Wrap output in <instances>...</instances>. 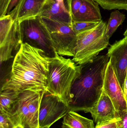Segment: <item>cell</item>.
I'll list each match as a JSON object with an SVG mask.
<instances>
[{"mask_svg": "<svg viewBox=\"0 0 127 128\" xmlns=\"http://www.w3.org/2000/svg\"><path fill=\"white\" fill-rule=\"evenodd\" d=\"M50 58L41 50L22 43L14 58L9 78L1 90L19 93L33 88H45Z\"/></svg>", "mask_w": 127, "mask_h": 128, "instance_id": "6da1fadb", "label": "cell"}, {"mask_svg": "<svg viewBox=\"0 0 127 128\" xmlns=\"http://www.w3.org/2000/svg\"><path fill=\"white\" fill-rule=\"evenodd\" d=\"M109 58L98 56L92 61L80 65L78 74L70 90V110L89 113L103 92L105 72Z\"/></svg>", "mask_w": 127, "mask_h": 128, "instance_id": "7a4b0ae2", "label": "cell"}, {"mask_svg": "<svg viewBox=\"0 0 127 128\" xmlns=\"http://www.w3.org/2000/svg\"><path fill=\"white\" fill-rule=\"evenodd\" d=\"M79 71V65L71 58L58 54L56 51L54 57L50 58L45 90L68 106L71 87Z\"/></svg>", "mask_w": 127, "mask_h": 128, "instance_id": "3957f363", "label": "cell"}, {"mask_svg": "<svg viewBox=\"0 0 127 128\" xmlns=\"http://www.w3.org/2000/svg\"><path fill=\"white\" fill-rule=\"evenodd\" d=\"M107 23L103 21L96 28L77 35L72 59L77 65L92 61L108 46L110 38L106 34Z\"/></svg>", "mask_w": 127, "mask_h": 128, "instance_id": "277c9868", "label": "cell"}, {"mask_svg": "<svg viewBox=\"0 0 127 128\" xmlns=\"http://www.w3.org/2000/svg\"><path fill=\"white\" fill-rule=\"evenodd\" d=\"M45 89L25 90L19 95L18 101L14 112L9 114L16 126L23 128H39V110Z\"/></svg>", "mask_w": 127, "mask_h": 128, "instance_id": "5b68a950", "label": "cell"}, {"mask_svg": "<svg viewBox=\"0 0 127 128\" xmlns=\"http://www.w3.org/2000/svg\"><path fill=\"white\" fill-rule=\"evenodd\" d=\"M18 21L22 43L42 50L49 58L54 57L56 50L41 16H38Z\"/></svg>", "mask_w": 127, "mask_h": 128, "instance_id": "8992f818", "label": "cell"}, {"mask_svg": "<svg viewBox=\"0 0 127 128\" xmlns=\"http://www.w3.org/2000/svg\"><path fill=\"white\" fill-rule=\"evenodd\" d=\"M41 18L48 30L57 54L63 56L73 57L77 35L72 29V24L45 17Z\"/></svg>", "mask_w": 127, "mask_h": 128, "instance_id": "52a82bcc", "label": "cell"}, {"mask_svg": "<svg viewBox=\"0 0 127 128\" xmlns=\"http://www.w3.org/2000/svg\"><path fill=\"white\" fill-rule=\"evenodd\" d=\"M0 40L1 63L13 58V52L22 44L18 20L13 19L9 15L0 17Z\"/></svg>", "mask_w": 127, "mask_h": 128, "instance_id": "ba28073f", "label": "cell"}, {"mask_svg": "<svg viewBox=\"0 0 127 128\" xmlns=\"http://www.w3.org/2000/svg\"><path fill=\"white\" fill-rule=\"evenodd\" d=\"M69 111L66 104L44 90L39 110V128H50Z\"/></svg>", "mask_w": 127, "mask_h": 128, "instance_id": "9c48e42d", "label": "cell"}, {"mask_svg": "<svg viewBox=\"0 0 127 128\" xmlns=\"http://www.w3.org/2000/svg\"><path fill=\"white\" fill-rule=\"evenodd\" d=\"M107 55L123 90L127 74V37L112 45Z\"/></svg>", "mask_w": 127, "mask_h": 128, "instance_id": "30bf717a", "label": "cell"}, {"mask_svg": "<svg viewBox=\"0 0 127 128\" xmlns=\"http://www.w3.org/2000/svg\"><path fill=\"white\" fill-rule=\"evenodd\" d=\"M103 90L112 102L117 114L127 110V104L123 90L109 62L106 69Z\"/></svg>", "mask_w": 127, "mask_h": 128, "instance_id": "8fae6325", "label": "cell"}, {"mask_svg": "<svg viewBox=\"0 0 127 128\" xmlns=\"http://www.w3.org/2000/svg\"><path fill=\"white\" fill-rule=\"evenodd\" d=\"M89 113L96 124L113 120L118 117L112 102L103 90L98 101Z\"/></svg>", "mask_w": 127, "mask_h": 128, "instance_id": "7c38bea8", "label": "cell"}, {"mask_svg": "<svg viewBox=\"0 0 127 128\" xmlns=\"http://www.w3.org/2000/svg\"><path fill=\"white\" fill-rule=\"evenodd\" d=\"M47 0H21L9 14L14 20H18L39 16Z\"/></svg>", "mask_w": 127, "mask_h": 128, "instance_id": "4fadbf2b", "label": "cell"}, {"mask_svg": "<svg viewBox=\"0 0 127 128\" xmlns=\"http://www.w3.org/2000/svg\"><path fill=\"white\" fill-rule=\"evenodd\" d=\"M39 16L68 24H72V22L68 10L56 0H47Z\"/></svg>", "mask_w": 127, "mask_h": 128, "instance_id": "5bb4252c", "label": "cell"}, {"mask_svg": "<svg viewBox=\"0 0 127 128\" xmlns=\"http://www.w3.org/2000/svg\"><path fill=\"white\" fill-rule=\"evenodd\" d=\"M72 22H101L102 16L99 4L94 0H83L78 12L72 17Z\"/></svg>", "mask_w": 127, "mask_h": 128, "instance_id": "9a60e30c", "label": "cell"}, {"mask_svg": "<svg viewBox=\"0 0 127 128\" xmlns=\"http://www.w3.org/2000/svg\"><path fill=\"white\" fill-rule=\"evenodd\" d=\"M93 120L70 110L63 118L62 128H95Z\"/></svg>", "mask_w": 127, "mask_h": 128, "instance_id": "2e32d148", "label": "cell"}, {"mask_svg": "<svg viewBox=\"0 0 127 128\" xmlns=\"http://www.w3.org/2000/svg\"><path fill=\"white\" fill-rule=\"evenodd\" d=\"M19 94L10 90H0V110L12 114L18 101Z\"/></svg>", "mask_w": 127, "mask_h": 128, "instance_id": "e0dca14e", "label": "cell"}, {"mask_svg": "<svg viewBox=\"0 0 127 128\" xmlns=\"http://www.w3.org/2000/svg\"><path fill=\"white\" fill-rule=\"evenodd\" d=\"M125 18V15L119 10H116L111 13L106 30V34L110 38L118 28L122 24Z\"/></svg>", "mask_w": 127, "mask_h": 128, "instance_id": "ac0fdd59", "label": "cell"}, {"mask_svg": "<svg viewBox=\"0 0 127 128\" xmlns=\"http://www.w3.org/2000/svg\"><path fill=\"white\" fill-rule=\"evenodd\" d=\"M104 10H127V0H94Z\"/></svg>", "mask_w": 127, "mask_h": 128, "instance_id": "d6986e66", "label": "cell"}, {"mask_svg": "<svg viewBox=\"0 0 127 128\" xmlns=\"http://www.w3.org/2000/svg\"><path fill=\"white\" fill-rule=\"evenodd\" d=\"M101 22H72V27L75 33L78 35L96 28Z\"/></svg>", "mask_w": 127, "mask_h": 128, "instance_id": "ffe728a7", "label": "cell"}, {"mask_svg": "<svg viewBox=\"0 0 127 128\" xmlns=\"http://www.w3.org/2000/svg\"><path fill=\"white\" fill-rule=\"evenodd\" d=\"M16 126L9 114L0 110V128H15Z\"/></svg>", "mask_w": 127, "mask_h": 128, "instance_id": "44dd1931", "label": "cell"}, {"mask_svg": "<svg viewBox=\"0 0 127 128\" xmlns=\"http://www.w3.org/2000/svg\"><path fill=\"white\" fill-rule=\"evenodd\" d=\"M117 118L118 128H127V110L119 114Z\"/></svg>", "mask_w": 127, "mask_h": 128, "instance_id": "7402d4cb", "label": "cell"}, {"mask_svg": "<svg viewBox=\"0 0 127 128\" xmlns=\"http://www.w3.org/2000/svg\"><path fill=\"white\" fill-rule=\"evenodd\" d=\"M118 118L96 124L95 128H118Z\"/></svg>", "mask_w": 127, "mask_h": 128, "instance_id": "603a6c76", "label": "cell"}, {"mask_svg": "<svg viewBox=\"0 0 127 128\" xmlns=\"http://www.w3.org/2000/svg\"><path fill=\"white\" fill-rule=\"evenodd\" d=\"M83 0H71V14L72 18L77 13L80 8Z\"/></svg>", "mask_w": 127, "mask_h": 128, "instance_id": "cb8c5ba5", "label": "cell"}, {"mask_svg": "<svg viewBox=\"0 0 127 128\" xmlns=\"http://www.w3.org/2000/svg\"><path fill=\"white\" fill-rule=\"evenodd\" d=\"M21 0H10L8 4L6 11V15L12 11L19 4Z\"/></svg>", "mask_w": 127, "mask_h": 128, "instance_id": "d4e9b609", "label": "cell"}, {"mask_svg": "<svg viewBox=\"0 0 127 128\" xmlns=\"http://www.w3.org/2000/svg\"><path fill=\"white\" fill-rule=\"evenodd\" d=\"M123 91L124 92V94L125 98L126 99L127 104V74Z\"/></svg>", "mask_w": 127, "mask_h": 128, "instance_id": "484cf974", "label": "cell"}, {"mask_svg": "<svg viewBox=\"0 0 127 128\" xmlns=\"http://www.w3.org/2000/svg\"><path fill=\"white\" fill-rule=\"evenodd\" d=\"M124 35L125 37H127V30L125 31V32L124 34Z\"/></svg>", "mask_w": 127, "mask_h": 128, "instance_id": "4316f807", "label": "cell"}, {"mask_svg": "<svg viewBox=\"0 0 127 128\" xmlns=\"http://www.w3.org/2000/svg\"><path fill=\"white\" fill-rule=\"evenodd\" d=\"M15 128H23V127L21 126L20 125H18L16 126V127H15Z\"/></svg>", "mask_w": 127, "mask_h": 128, "instance_id": "83f0119b", "label": "cell"}]
</instances>
